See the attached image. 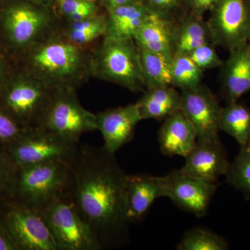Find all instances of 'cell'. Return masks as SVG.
<instances>
[{"label":"cell","mask_w":250,"mask_h":250,"mask_svg":"<svg viewBox=\"0 0 250 250\" xmlns=\"http://www.w3.org/2000/svg\"><path fill=\"white\" fill-rule=\"evenodd\" d=\"M68 165L67 196L102 250L123 246L129 238L130 224L125 200L127 174L115 154L104 146L80 143Z\"/></svg>","instance_id":"obj_1"},{"label":"cell","mask_w":250,"mask_h":250,"mask_svg":"<svg viewBox=\"0 0 250 250\" xmlns=\"http://www.w3.org/2000/svg\"><path fill=\"white\" fill-rule=\"evenodd\" d=\"M90 48L72 43L57 29L18 57L16 63L49 89L77 90L91 78Z\"/></svg>","instance_id":"obj_2"},{"label":"cell","mask_w":250,"mask_h":250,"mask_svg":"<svg viewBox=\"0 0 250 250\" xmlns=\"http://www.w3.org/2000/svg\"><path fill=\"white\" fill-rule=\"evenodd\" d=\"M59 20L54 8L28 0L0 2V46L16 62L33 45L57 31Z\"/></svg>","instance_id":"obj_3"},{"label":"cell","mask_w":250,"mask_h":250,"mask_svg":"<svg viewBox=\"0 0 250 250\" xmlns=\"http://www.w3.org/2000/svg\"><path fill=\"white\" fill-rule=\"evenodd\" d=\"M90 77L133 93L145 91L139 46L134 39L103 37L90 48Z\"/></svg>","instance_id":"obj_4"},{"label":"cell","mask_w":250,"mask_h":250,"mask_svg":"<svg viewBox=\"0 0 250 250\" xmlns=\"http://www.w3.org/2000/svg\"><path fill=\"white\" fill-rule=\"evenodd\" d=\"M69 178V165L64 161L16 167L9 200L40 212L67 194Z\"/></svg>","instance_id":"obj_5"},{"label":"cell","mask_w":250,"mask_h":250,"mask_svg":"<svg viewBox=\"0 0 250 250\" xmlns=\"http://www.w3.org/2000/svg\"><path fill=\"white\" fill-rule=\"evenodd\" d=\"M52 92L17 65L0 92V108L22 129L37 127Z\"/></svg>","instance_id":"obj_6"},{"label":"cell","mask_w":250,"mask_h":250,"mask_svg":"<svg viewBox=\"0 0 250 250\" xmlns=\"http://www.w3.org/2000/svg\"><path fill=\"white\" fill-rule=\"evenodd\" d=\"M38 126L79 144L82 135L96 131V115L82 106L76 89L55 90Z\"/></svg>","instance_id":"obj_7"},{"label":"cell","mask_w":250,"mask_h":250,"mask_svg":"<svg viewBox=\"0 0 250 250\" xmlns=\"http://www.w3.org/2000/svg\"><path fill=\"white\" fill-rule=\"evenodd\" d=\"M79 144L37 126L23 130L17 139L1 149L18 167L52 161L69 164L76 154Z\"/></svg>","instance_id":"obj_8"},{"label":"cell","mask_w":250,"mask_h":250,"mask_svg":"<svg viewBox=\"0 0 250 250\" xmlns=\"http://www.w3.org/2000/svg\"><path fill=\"white\" fill-rule=\"evenodd\" d=\"M58 250H102L88 224L67 194L40 211Z\"/></svg>","instance_id":"obj_9"},{"label":"cell","mask_w":250,"mask_h":250,"mask_svg":"<svg viewBox=\"0 0 250 250\" xmlns=\"http://www.w3.org/2000/svg\"><path fill=\"white\" fill-rule=\"evenodd\" d=\"M0 223L17 250H58L40 212L8 200L0 205Z\"/></svg>","instance_id":"obj_10"},{"label":"cell","mask_w":250,"mask_h":250,"mask_svg":"<svg viewBox=\"0 0 250 250\" xmlns=\"http://www.w3.org/2000/svg\"><path fill=\"white\" fill-rule=\"evenodd\" d=\"M208 13L215 46L231 52L250 42V0H217Z\"/></svg>","instance_id":"obj_11"},{"label":"cell","mask_w":250,"mask_h":250,"mask_svg":"<svg viewBox=\"0 0 250 250\" xmlns=\"http://www.w3.org/2000/svg\"><path fill=\"white\" fill-rule=\"evenodd\" d=\"M164 177V197L184 211L197 218L207 215L212 197L216 191V184L172 171Z\"/></svg>","instance_id":"obj_12"},{"label":"cell","mask_w":250,"mask_h":250,"mask_svg":"<svg viewBox=\"0 0 250 250\" xmlns=\"http://www.w3.org/2000/svg\"><path fill=\"white\" fill-rule=\"evenodd\" d=\"M221 108L214 94L202 83L181 92V110L193 125L197 141L220 139Z\"/></svg>","instance_id":"obj_13"},{"label":"cell","mask_w":250,"mask_h":250,"mask_svg":"<svg viewBox=\"0 0 250 250\" xmlns=\"http://www.w3.org/2000/svg\"><path fill=\"white\" fill-rule=\"evenodd\" d=\"M95 115L97 130L104 141V147L113 154L132 140L136 126L142 121L136 103L109 108Z\"/></svg>","instance_id":"obj_14"},{"label":"cell","mask_w":250,"mask_h":250,"mask_svg":"<svg viewBox=\"0 0 250 250\" xmlns=\"http://www.w3.org/2000/svg\"><path fill=\"white\" fill-rule=\"evenodd\" d=\"M180 170L184 174L215 184L229 168L228 154L220 139L197 141L185 158Z\"/></svg>","instance_id":"obj_15"},{"label":"cell","mask_w":250,"mask_h":250,"mask_svg":"<svg viewBox=\"0 0 250 250\" xmlns=\"http://www.w3.org/2000/svg\"><path fill=\"white\" fill-rule=\"evenodd\" d=\"M164 197V177L146 174L127 175L125 200L129 223L142 220L154 201Z\"/></svg>","instance_id":"obj_16"},{"label":"cell","mask_w":250,"mask_h":250,"mask_svg":"<svg viewBox=\"0 0 250 250\" xmlns=\"http://www.w3.org/2000/svg\"><path fill=\"white\" fill-rule=\"evenodd\" d=\"M222 93L227 104L250 92V42L229 52L221 67Z\"/></svg>","instance_id":"obj_17"},{"label":"cell","mask_w":250,"mask_h":250,"mask_svg":"<svg viewBox=\"0 0 250 250\" xmlns=\"http://www.w3.org/2000/svg\"><path fill=\"white\" fill-rule=\"evenodd\" d=\"M158 139L163 154L186 158L196 144L197 136L193 125L179 110L166 118Z\"/></svg>","instance_id":"obj_18"},{"label":"cell","mask_w":250,"mask_h":250,"mask_svg":"<svg viewBox=\"0 0 250 250\" xmlns=\"http://www.w3.org/2000/svg\"><path fill=\"white\" fill-rule=\"evenodd\" d=\"M106 10V33L104 37L134 39L136 33L152 13L143 2L131 3Z\"/></svg>","instance_id":"obj_19"},{"label":"cell","mask_w":250,"mask_h":250,"mask_svg":"<svg viewBox=\"0 0 250 250\" xmlns=\"http://www.w3.org/2000/svg\"><path fill=\"white\" fill-rule=\"evenodd\" d=\"M174 23L151 14L134 37L137 45L169 61L174 55Z\"/></svg>","instance_id":"obj_20"},{"label":"cell","mask_w":250,"mask_h":250,"mask_svg":"<svg viewBox=\"0 0 250 250\" xmlns=\"http://www.w3.org/2000/svg\"><path fill=\"white\" fill-rule=\"evenodd\" d=\"M208 43L213 44V36L204 17L188 13L174 23V54L188 55L194 49Z\"/></svg>","instance_id":"obj_21"},{"label":"cell","mask_w":250,"mask_h":250,"mask_svg":"<svg viewBox=\"0 0 250 250\" xmlns=\"http://www.w3.org/2000/svg\"><path fill=\"white\" fill-rule=\"evenodd\" d=\"M143 120H165L181 110V93L172 85L146 89L136 103Z\"/></svg>","instance_id":"obj_22"},{"label":"cell","mask_w":250,"mask_h":250,"mask_svg":"<svg viewBox=\"0 0 250 250\" xmlns=\"http://www.w3.org/2000/svg\"><path fill=\"white\" fill-rule=\"evenodd\" d=\"M106 20V13H100L75 22H59L58 31L72 43L83 48H90L95 41L104 36Z\"/></svg>","instance_id":"obj_23"},{"label":"cell","mask_w":250,"mask_h":250,"mask_svg":"<svg viewBox=\"0 0 250 250\" xmlns=\"http://www.w3.org/2000/svg\"><path fill=\"white\" fill-rule=\"evenodd\" d=\"M220 129L244 147L250 135V106L238 102L227 104L220 111Z\"/></svg>","instance_id":"obj_24"},{"label":"cell","mask_w":250,"mask_h":250,"mask_svg":"<svg viewBox=\"0 0 250 250\" xmlns=\"http://www.w3.org/2000/svg\"><path fill=\"white\" fill-rule=\"evenodd\" d=\"M139 48L146 89L172 85L171 61L139 46Z\"/></svg>","instance_id":"obj_25"},{"label":"cell","mask_w":250,"mask_h":250,"mask_svg":"<svg viewBox=\"0 0 250 250\" xmlns=\"http://www.w3.org/2000/svg\"><path fill=\"white\" fill-rule=\"evenodd\" d=\"M203 73L187 54H174L171 61L172 85L182 90L201 84Z\"/></svg>","instance_id":"obj_26"},{"label":"cell","mask_w":250,"mask_h":250,"mask_svg":"<svg viewBox=\"0 0 250 250\" xmlns=\"http://www.w3.org/2000/svg\"><path fill=\"white\" fill-rule=\"evenodd\" d=\"M228 242L223 237L206 228H195L184 233L178 250H226Z\"/></svg>","instance_id":"obj_27"},{"label":"cell","mask_w":250,"mask_h":250,"mask_svg":"<svg viewBox=\"0 0 250 250\" xmlns=\"http://www.w3.org/2000/svg\"><path fill=\"white\" fill-rule=\"evenodd\" d=\"M54 9L61 22H75L102 13L93 0H56Z\"/></svg>","instance_id":"obj_28"},{"label":"cell","mask_w":250,"mask_h":250,"mask_svg":"<svg viewBox=\"0 0 250 250\" xmlns=\"http://www.w3.org/2000/svg\"><path fill=\"white\" fill-rule=\"evenodd\" d=\"M227 182L250 200V152L241 147L238 155L230 164Z\"/></svg>","instance_id":"obj_29"},{"label":"cell","mask_w":250,"mask_h":250,"mask_svg":"<svg viewBox=\"0 0 250 250\" xmlns=\"http://www.w3.org/2000/svg\"><path fill=\"white\" fill-rule=\"evenodd\" d=\"M153 14L176 23L189 13L188 0H143Z\"/></svg>","instance_id":"obj_30"},{"label":"cell","mask_w":250,"mask_h":250,"mask_svg":"<svg viewBox=\"0 0 250 250\" xmlns=\"http://www.w3.org/2000/svg\"><path fill=\"white\" fill-rule=\"evenodd\" d=\"M215 47V45L213 44H205L194 49L188 56L197 66L203 71L221 67L224 61L217 53Z\"/></svg>","instance_id":"obj_31"},{"label":"cell","mask_w":250,"mask_h":250,"mask_svg":"<svg viewBox=\"0 0 250 250\" xmlns=\"http://www.w3.org/2000/svg\"><path fill=\"white\" fill-rule=\"evenodd\" d=\"M16 167L0 148V205L10 200L11 184Z\"/></svg>","instance_id":"obj_32"},{"label":"cell","mask_w":250,"mask_h":250,"mask_svg":"<svg viewBox=\"0 0 250 250\" xmlns=\"http://www.w3.org/2000/svg\"><path fill=\"white\" fill-rule=\"evenodd\" d=\"M23 130L9 115L0 108V148L5 147L17 139Z\"/></svg>","instance_id":"obj_33"},{"label":"cell","mask_w":250,"mask_h":250,"mask_svg":"<svg viewBox=\"0 0 250 250\" xmlns=\"http://www.w3.org/2000/svg\"><path fill=\"white\" fill-rule=\"evenodd\" d=\"M16 62L0 46V92L16 68Z\"/></svg>","instance_id":"obj_34"},{"label":"cell","mask_w":250,"mask_h":250,"mask_svg":"<svg viewBox=\"0 0 250 250\" xmlns=\"http://www.w3.org/2000/svg\"><path fill=\"white\" fill-rule=\"evenodd\" d=\"M217 0H188L189 13L195 16L204 17L209 12Z\"/></svg>","instance_id":"obj_35"},{"label":"cell","mask_w":250,"mask_h":250,"mask_svg":"<svg viewBox=\"0 0 250 250\" xmlns=\"http://www.w3.org/2000/svg\"><path fill=\"white\" fill-rule=\"evenodd\" d=\"M0 250H17L12 238L0 223Z\"/></svg>","instance_id":"obj_36"},{"label":"cell","mask_w":250,"mask_h":250,"mask_svg":"<svg viewBox=\"0 0 250 250\" xmlns=\"http://www.w3.org/2000/svg\"><path fill=\"white\" fill-rule=\"evenodd\" d=\"M98 1V0H97ZM103 4L104 9L115 7V6H122L131 3L143 2V0H98Z\"/></svg>","instance_id":"obj_37"},{"label":"cell","mask_w":250,"mask_h":250,"mask_svg":"<svg viewBox=\"0 0 250 250\" xmlns=\"http://www.w3.org/2000/svg\"><path fill=\"white\" fill-rule=\"evenodd\" d=\"M34 4L41 5V6H48V7L54 8L56 0H28Z\"/></svg>","instance_id":"obj_38"},{"label":"cell","mask_w":250,"mask_h":250,"mask_svg":"<svg viewBox=\"0 0 250 250\" xmlns=\"http://www.w3.org/2000/svg\"><path fill=\"white\" fill-rule=\"evenodd\" d=\"M241 147L245 148V149H246V150H248V152H250V135L249 138H248V141H247L246 146H245L244 147Z\"/></svg>","instance_id":"obj_39"},{"label":"cell","mask_w":250,"mask_h":250,"mask_svg":"<svg viewBox=\"0 0 250 250\" xmlns=\"http://www.w3.org/2000/svg\"><path fill=\"white\" fill-rule=\"evenodd\" d=\"M4 1V0H0V2H1V1Z\"/></svg>","instance_id":"obj_40"},{"label":"cell","mask_w":250,"mask_h":250,"mask_svg":"<svg viewBox=\"0 0 250 250\" xmlns=\"http://www.w3.org/2000/svg\"><path fill=\"white\" fill-rule=\"evenodd\" d=\"M93 1H97V0H93Z\"/></svg>","instance_id":"obj_41"}]
</instances>
